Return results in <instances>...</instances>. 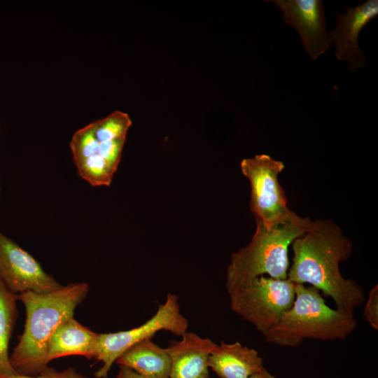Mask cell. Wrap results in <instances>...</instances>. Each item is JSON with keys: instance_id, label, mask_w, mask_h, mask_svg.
Masks as SVG:
<instances>
[{"instance_id": "52a82bcc", "label": "cell", "mask_w": 378, "mask_h": 378, "mask_svg": "<svg viewBox=\"0 0 378 378\" xmlns=\"http://www.w3.org/2000/svg\"><path fill=\"white\" fill-rule=\"evenodd\" d=\"M283 162L267 154L243 159L240 168L251 186L250 209L255 220L274 223L290 212L285 192L279 181Z\"/></svg>"}, {"instance_id": "9a60e30c", "label": "cell", "mask_w": 378, "mask_h": 378, "mask_svg": "<svg viewBox=\"0 0 378 378\" xmlns=\"http://www.w3.org/2000/svg\"><path fill=\"white\" fill-rule=\"evenodd\" d=\"M144 378H169L171 361L166 348L150 340L138 342L126 350L116 360Z\"/></svg>"}, {"instance_id": "9c48e42d", "label": "cell", "mask_w": 378, "mask_h": 378, "mask_svg": "<svg viewBox=\"0 0 378 378\" xmlns=\"http://www.w3.org/2000/svg\"><path fill=\"white\" fill-rule=\"evenodd\" d=\"M0 279L13 293H48L60 288L53 277L15 242L0 233Z\"/></svg>"}, {"instance_id": "7a4b0ae2", "label": "cell", "mask_w": 378, "mask_h": 378, "mask_svg": "<svg viewBox=\"0 0 378 378\" xmlns=\"http://www.w3.org/2000/svg\"><path fill=\"white\" fill-rule=\"evenodd\" d=\"M88 288L86 283H74L48 293L27 291L18 295L25 307L26 321L10 362L18 374L34 376L48 367L50 337L63 321L74 316Z\"/></svg>"}, {"instance_id": "5b68a950", "label": "cell", "mask_w": 378, "mask_h": 378, "mask_svg": "<svg viewBox=\"0 0 378 378\" xmlns=\"http://www.w3.org/2000/svg\"><path fill=\"white\" fill-rule=\"evenodd\" d=\"M295 284L260 276L227 290L231 309L265 336L292 305Z\"/></svg>"}, {"instance_id": "d6986e66", "label": "cell", "mask_w": 378, "mask_h": 378, "mask_svg": "<svg viewBox=\"0 0 378 378\" xmlns=\"http://www.w3.org/2000/svg\"><path fill=\"white\" fill-rule=\"evenodd\" d=\"M120 366V372H119V377L120 378H144L137 373H136L134 371L131 370L130 368H128L127 367L119 365Z\"/></svg>"}, {"instance_id": "44dd1931", "label": "cell", "mask_w": 378, "mask_h": 378, "mask_svg": "<svg viewBox=\"0 0 378 378\" xmlns=\"http://www.w3.org/2000/svg\"><path fill=\"white\" fill-rule=\"evenodd\" d=\"M116 378H120L119 375H118V376L116 377Z\"/></svg>"}, {"instance_id": "ffe728a7", "label": "cell", "mask_w": 378, "mask_h": 378, "mask_svg": "<svg viewBox=\"0 0 378 378\" xmlns=\"http://www.w3.org/2000/svg\"><path fill=\"white\" fill-rule=\"evenodd\" d=\"M248 378H276L265 368L250 376Z\"/></svg>"}, {"instance_id": "8fae6325", "label": "cell", "mask_w": 378, "mask_h": 378, "mask_svg": "<svg viewBox=\"0 0 378 378\" xmlns=\"http://www.w3.org/2000/svg\"><path fill=\"white\" fill-rule=\"evenodd\" d=\"M343 13H335L337 24L330 32L332 45L338 60L347 62L351 73L365 64L363 52L358 46L360 31L378 15V1L367 0L353 8H346Z\"/></svg>"}, {"instance_id": "277c9868", "label": "cell", "mask_w": 378, "mask_h": 378, "mask_svg": "<svg viewBox=\"0 0 378 378\" xmlns=\"http://www.w3.org/2000/svg\"><path fill=\"white\" fill-rule=\"evenodd\" d=\"M356 327L354 312L332 309L326 304L318 290L295 284L291 307L264 337L269 343L295 348L306 339L344 340Z\"/></svg>"}, {"instance_id": "4fadbf2b", "label": "cell", "mask_w": 378, "mask_h": 378, "mask_svg": "<svg viewBox=\"0 0 378 378\" xmlns=\"http://www.w3.org/2000/svg\"><path fill=\"white\" fill-rule=\"evenodd\" d=\"M208 364L220 378H248L265 368L258 352L239 342L217 345Z\"/></svg>"}, {"instance_id": "ba28073f", "label": "cell", "mask_w": 378, "mask_h": 378, "mask_svg": "<svg viewBox=\"0 0 378 378\" xmlns=\"http://www.w3.org/2000/svg\"><path fill=\"white\" fill-rule=\"evenodd\" d=\"M125 140L99 139L89 124L78 134L72 149L80 177L93 186H109L119 164Z\"/></svg>"}, {"instance_id": "30bf717a", "label": "cell", "mask_w": 378, "mask_h": 378, "mask_svg": "<svg viewBox=\"0 0 378 378\" xmlns=\"http://www.w3.org/2000/svg\"><path fill=\"white\" fill-rule=\"evenodd\" d=\"M286 24L293 27L312 59H317L332 46L321 0H272Z\"/></svg>"}, {"instance_id": "6da1fadb", "label": "cell", "mask_w": 378, "mask_h": 378, "mask_svg": "<svg viewBox=\"0 0 378 378\" xmlns=\"http://www.w3.org/2000/svg\"><path fill=\"white\" fill-rule=\"evenodd\" d=\"M290 246L293 255L288 279L316 288L340 310L354 313L364 304L363 288L340 272V263L351 256L353 244L335 223L316 219Z\"/></svg>"}, {"instance_id": "7c38bea8", "label": "cell", "mask_w": 378, "mask_h": 378, "mask_svg": "<svg viewBox=\"0 0 378 378\" xmlns=\"http://www.w3.org/2000/svg\"><path fill=\"white\" fill-rule=\"evenodd\" d=\"M181 337L166 348L171 361L169 378H209V358L217 344L193 332Z\"/></svg>"}, {"instance_id": "8992f818", "label": "cell", "mask_w": 378, "mask_h": 378, "mask_svg": "<svg viewBox=\"0 0 378 378\" xmlns=\"http://www.w3.org/2000/svg\"><path fill=\"white\" fill-rule=\"evenodd\" d=\"M188 320L180 311L178 297L168 293L164 304L157 312L142 325L127 330L110 333H99L94 359L102 363L95 372L97 378H106L114 362L129 348L146 340H150L157 332L167 330L176 335L187 332Z\"/></svg>"}, {"instance_id": "e0dca14e", "label": "cell", "mask_w": 378, "mask_h": 378, "mask_svg": "<svg viewBox=\"0 0 378 378\" xmlns=\"http://www.w3.org/2000/svg\"><path fill=\"white\" fill-rule=\"evenodd\" d=\"M363 316L368 324L378 330V286H374L368 293L365 301Z\"/></svg>"}, {"instance_id": "ac0fdd59", "label": "cell", "mask_w": 378, "mask_h": 378, "mask_svg": "<svg viewBox=\"0 0 378 378\" xmlns=\"http://www.w3.org/2000/svg\"><path fill=\"white\" fill-rule=\"evenodd\" d=\"M3 378H87L80 373H78L72 368H67L62 371L48 367L45 370L34 376L15 374Z\"/></svg>"}, {"instance_id": "3957f363", "label": "cell", "mask_w": 378, "mask_h": 378, "mask_svg": "<svg viewBox=\"0 0 378 378\" xmlns=\"http://www.w3.org/2000/svg\"><path fill=\"white\" fill-rule=\"evenodd\" d=\"M255 221V231L250 242L230 256L226 274L227 290L265 274L276 279H288V248L313 223L309 217H301L293 211L270 225Z\"/></svg>"}, {"instance_id": "2e32d148", "label": "cell", "mask_w": 378, "mask_h": 378, "mask_svg": "<svg viewBox=\"0 0 378 378\" xmlns=\"http://www.w3.org/2000/svg\"><path fill=\"white\" fill-rule=\"evenodd\" d=\"M18 295L0 279V378L18 374L8 356V344L17 318Z\"/></svg>"}, {"instance_id": "5bb4252c", "label": "cell", "mask_w": 378, "mask_h": 378, "mask_svg": "<svg viewBox=\"0 0 378 378\" xmlns=\"http://www.w3.org/2000/svg\"><path fill=\"white\" fill-rule=\"evenodd\" d=\"M99 333L78 323L74 316L63 321L48 342L47 356L50 360L66 356L79 355L94 358Z\"/></svg>"}]
</instances>
